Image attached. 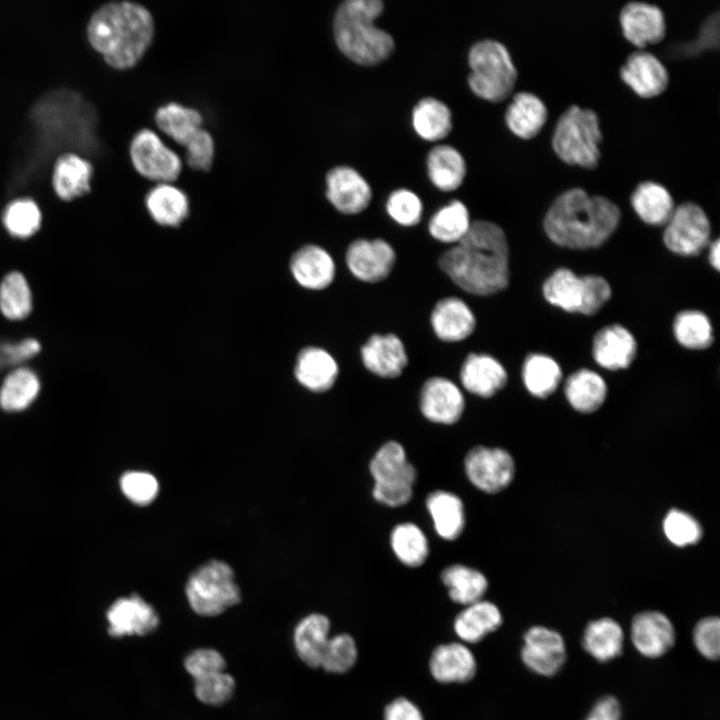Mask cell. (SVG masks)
I'll use <instances>...</instances> for the list:
<instances>
[{
  "mask_svg": "<svg viewBox=\"0 0 720 720\" xmlns=\"http://www.w3.org/2000/svg\"><path fill=\"white\" fill-rule=\"evenodd\" d=\"M439 267L463 291L489 296L509 284V246L504 230L496 223L472 221L460 242L439 258Z\"/></svg>",
  "mask_w": 720,
  "mask_h": 720,
  "instance_id": "cell-1",
  "label": "cell"
},
{
  "mask_svg": "<svg viewBox=\"0 0 720 720\" xmlns=\"http://www.w3.org/2000/svg\"><path fill=\"white\" fill-rule=\"evenodd\" d=\"M619 207L602 195H590L581 187L560 193L544 217V230L555 244L588 249L602 245L616 230Z\"/></svg>",
  "mask_w": 720,
  "mask_h": 720,
  "instance_id": "cell-2",
  "label": "cell"
},
{
  "mask_svg": "<svg viewBox=\"0 0 720 720\" xmlns=\"http://www.w3.org/2000/svg\"><path fill=\"white\" fill-rule=\"evenodd\" d=\"M87 34L90 44L105 61L127 69L142 58L154 35V21L144 6L130 1L109 2L91 16Z\"/></svg>",
  "mask_w": 720,
  "mask_h": 720,
  "instance_id": "cell-3",
  "label": "cell"
},
{
  "mask_svg": "<svg viewBox=\"0 0 720 720\" xmlns=\"http://www.w3.org/2000/svg\"><path fill=\"white\" fill-rule=\"evenodd\" d=\"M381 0H345L336 8L332 31L339 51L360 66H376L394 52L392 35L375 24L382 14Z\"/></svg>",
  "mask_w": 720,
  "mask_h": 720,
  "instance_id": "cell-4",
  "label": "cell"
},
{
  "mask_svg": "<svg viewBox=\"0 0 720 720\" xmlns=\"http://www.w3.org/2000/svg\"><path fill=\"white\" fill-rule=\"evenodd\" d=\"M467 84L478 98L499 103L515 87L518 71L507 47L495 39L476 41L468 50Z\"/></svg>",
  "mask_w": 720,
  "mask_h": 720,
  "instance_id": "cell-5",
  "label": "cell"
},
{
  "mask_svg": "<svg viewBox=\"0 0 720 720\" xmlns=\"http://www.w3.org/2000/svg\"><path fill=\"white\" fill-rule=\"evenodd\" d=\"M602 138L597 113L590 108L571 105L559 116L551 144L555 154L566 164L594 169L601 159Z\"/></svg>",
  "mask_w": 720,
  "mask_h": 720,
  "instance_id": "cell-6",
  "label": "cell"
},
{
  "mask_svg": "<svg viewBox=\"0 0 720 720\" xmlns=\"http://www.w3.org/2000/svg\"><path fill=\"white\" fill-rule=\"evenodd\" d=\"M369 472L373 479L371 495L376 502L397 508L411 501L417 470L400 442L389 440L380 446L370 460Z\"/></svg>",
  "mask_w": 720,
  "mask_h": 720,
  "instance_id": "cell-7",
  "label": "cell"
},
{
  "mask_svg": "<svg viewBox=\"0 0 720 720\" xmlns=\"http://www.w3.org/2000/svg\"><path fill=\"white\" fill-rule=\"evenodd\" d=\"M185 593L192 610L201 616H217L241 601L232 568L224 561L210 560L189 577Z\"/></svg>",
  "mask_w": 720,
  "mask_h": 720,
  "instance_id": "cell-8",
  "label": "cell"
},
{
  "mask_svg": "<svg viewBox=\"0 0 720 720\" xmlns=\"http://www.w3.org/2000/svg\"><path fill=\"white\" fill-rule=\"evenodd\" d=\"M158 128L186 148V161L196 170L208 171L214 159L212 136L201 128L202 117L193 109L178 103L158 108L155 114Z\"/></svg>",
  "mask_w": 720,
  "mask_h": 720,
  "instance_id": "cell-9",
  "label": "cell"
},
{
  "mask_svg": "<svg viewBox=\"0 0 720 720\" xmlns=\"http://www.w3.org/2000/svg\"><path fill=\"white\" fill-rule=\"evenodd\" d=\"M543 294L550 304L567 312L593 315L609 300L611 288L601 276L579 277L560 268L545 281Z\"/></svg>",
  "mask_w": 720,
  "mask_h": 720,
  "instance_id": "cell-10",
  "label": "cell"
},
{
  "mask_svg": "<svg viewBox=\"0 0 720 720\" xmlns=\"http://www.w3.org/2000/svg\"><path fill=\"white\" fill-rule=\"evenodd\" d=\"M468 481L478 490L496 494L505 490L515 476V461L505 449L477 445L464 458Z\"/></svg>",
  "mask_w": 720,
  "mask_h": 720,
  "instance_id": "cell-11",
  "label": "cell"
},
{
  "mask_svg": "<svg viewBox=\"0 0 720 720\" xmlns=\"http://www.w3.org/2000/svg\"><path fill=\"white\" fill-rule=\"evenodd\" d=\"M665 225L664 243L678 255H697L709 243L710 221L702 207L692 201L675 207Z\"/></svg>",
  "mask_w": 720,
  "mask_h": 720,
  "instance_id": "cell-12",
  "label": "cell"
},
{
  "mask_svg": "<svg viewBox=\"0 0 720 720\" xmlns=\"http://www.w3.org/2000/svg\"><path fill=\"white\" fill-rule=\"evenodd\" d=\"M130 156L135 169L144 177L167 183L178 178L182 163L150 129H141L133 137Z\"/></svg>",
  "mask_w": 720,
  "mask_h": 720,
  "instance_id": "cell-13",
  "label": "cell"
},
{
  "mask_svg": "<svg viewBox=\"0 0 720 720\" xmlns=\"http://www.w3.org/2000/svg\"><path fill=\"white\" fill-rule=\"evenodd\" d=\"M345 261L355 278L366 283H377L391 273L396 253L384 239L359 238L347 247Z\"/></svg>",
  "mask_w": 720,
  "mask_h": 720,
  "instance_id": "cell-14",
  "label": "cell"
},
{
  "mask_svg": "<svg viewBox=\"0 0 720 720\" xmlns=\"http://www.w3.org/2000/svg\"><path fill=\"white\" fill-rule=\"evenodd\" d=\"M419 409L429 422L453 425L463 416L465 397L452 380L442 376L430 377L420 390Z\"/></svg>",
  "mask_w": 720,
  "mask_h": 720,
  "instance_id": "cell-15",
  "label": "cell"
},
{
  "mask_svg": "<svg viewBox=\"0 0 720 720\" xmlns=\"http://www.w3.org/2000/svg\"><path fill=\"white\" fill-rule=\"evenodd\" d=\"M326 197L340 213L355 215L366 210L372 199L369 182L355 168L338 165L325 176Z\"/></svg>",
  "mask_w": 720,
  "mask_h": 720,
  "instance_id": "cell-16",
  "label": "cell"
},
{
  "mask_svg": "<svg viewBox=\"0 0 720 720\" xmlns=\"http://www.w3.org/2000/svg\"><path fill=\"white\" fill-rule=\"evenodd\" d=\"M619 23L625 39L640 49L661 42L666 34L664 12L647 2L626 3L620 10Z\"/></svg>",
  "mask_w": 720,
  "mask_h": 720,
  "instance_id": "cell-17",
  "label": "cell"
},
{
  "mask_svg": "<svg viewBox=\"0 0 720 720\" xmlns=\"http://www.w3.org/2000/svg\"><path fill=\"white\" fill-rule=\"evenodd\" d=\"M108 633L112 637L145 636L159 626V616L152 605L137 594L117 599L106 613Z\"/></svg>",
  "mask_w": 720,
  "mask_h": 720,
  "instance_id": "cell-18",
  "label": "cell"
},
{
  "mask_svg": "<svg viewBox=\"0 0 720 720\" xmlns=\"http://www.w3.org/2000/svg\"><path fill=\"white\" fill-rule=\"evenodd\" d=\"M521 657L524 664L533 672L552 676L565 662L564 640L554 630L543 626L531 627L524 635Z\"/></svg>",
  "mask_w": 720,
  "mask_h": 720,
  "instance_id": "cell-19",
  "label": "cell"
},
{
  "mask_svg": "<svg viewBox=\"0 0 720 720\" xmlns=\"http://www.w3.org/2000/svg\"><path fill=\"white\" fill-rule=\"evenodd\" d=\"M619 73L622 81L643 98L662 94L669 84L666 66L655 54L643 49L629 54Z\"/></svg>",
  "mask_w": 720,
  "mask_h": 720,
  "instance_id": "cell-20",
  "label": "cell"
},
{
  "mask_svg": "<svg viewBox=\"0 0 720 720\" xmlns=\"http://www.w3.org/2000/svg\"><path fill=\"white\" fill-rule=\"evenodd\" d=\"M360 354L364 367L385 379L399 377L408 364L404 343L393 333L372 334L361 347Z\"/></svg>",
  "mask_w": 720,
  "mask_h": 720,
  "instance_id": "cell-21",
  "label": "cell"
},
{
  "mask_svg": "<svg viewBox=\"0 0 720 720\" xmlns=\"http://www.w3.org/2000/svg\"><path fill=\"white\" fill-rule=\"evenodd\" d=\"M462 387L475 396L490 398L504 388L508 375L504 366L484 353H470L460 369Z\"/></svg>",
  "mask_w": 720,
  "mask_h": 720,
  "instance_id": "cell-22",
  "label": "cell"
},
{
  "mask_svg": "<svg viewBox=\"0 0 720 720\" xmlns=\"http://www.w3.org/2000/svg\"><path fill=\"white\" fill-rule=\"evenodd\" d=\"M430 323L438 339L444 342H460L474 332L476 318L464 300L450 296L435 304Z\"/></svg>",
  "mask_w": 720,
  "mask_h": 720,
  "instance_id": "cell-23",
  "label": "cell"
},
{
  "mask_svg": "<svg viewBox=\"0 0 720 720\" xmlns=\"http://www.w3.org/2000/svg\"><path fill=\"white\" fill-rule=\"evenodd\" d=\"M631 639L642 655L656 658L673 646L675 631L666 615L658 611H645L633 618Z\"/></svg>",
  "mask_w": 720,
  "mask_h": 720,
  "instance_id": "cell-24",
  "label": "cell"
},
{
  "mask_svg": "<svg viewBox=\"0 0 720 720\" xmlns=\"http://www.w3.org/2000/svg\"><path fill=\"white\" fill-rule=\"evenodd\" d=\"M290 269L298 284L310 290L327 288L336 274L332 256L323 247L314 244L305 245L294 253Z\"/></svg>",
  "mask_w": 720,
  "mask_h": 720,
  "instance_id": "cell-25",
  "label": "cell"
},
{
  "mask_svg": "<svg viewBox=\"0 0 720 720\" xmlns=\"http://www.w3.org/2000/svg\"><path fill=\"white\" fill-rule=\"evenodd\" d=\"M425 507L438 537L445 541H455L463 534L466 526L465 505L457 494L434 490L427 495Z\"/></svg>",
  "mask_w": 720,
  "mask_h": 720,
  "instance_id": "cell-26",
  "label": "cell"
},
{
  "mask_svg": "<svg viewBox=\"0 0 720 720\" xmlns=\"http://www.w3.org/2000/svg\"><path fill=\"white\" fill-rule=\"evenodd\" d=\"M636 352L635 338L625 327L618 324L602 328L593 339L595 361L609 370L629 367Z\"/></svg>",
  "mask_w": 720,
  "mask_h": 720,
  "instance_id": "cell-27",
  "label": "cell"
},
{
  "mask_svg": "<svg viewBox=\"0 0 720 720\" xmlns=\"http://www.w3.org/2000/svg\"><path fill=\"white\" fill-rule=\"evenodd\" d=\"M295 377L306 389L322 393L330 390L338 377L339 366L325 349L310 346L302 349L295 364Z\"/></svg>",
  "mask_w": 720,
  "mask_h": 720,
  "instance_id": "cell-28",
  "label": "cell"
},
{
  "mask_svg": "<svg viewBox=\"0 0 720 720\" xmlns=\"http://www.w3.org/2000/svg\"><path fill=\"white\" fill-rule=\"evenodd\" d=\"M548 119L544 101L528 91L517 92L506 108L504 120L508 129L521 139L537 136Z\"/></svg>",
  "mask_w": 720,
  "mask_h": 720,
  "instance_id": "cell-29",
  "label": "cell"
},
{
  "mask_svg": "<svg viewBox=\"0 0 720 720\" xmlns=\"http://www.w3.org/2000/svg\"><path fill=\"white\" fill-rule=\"evenodd\" d=\"M429 667L432 676L441 683H464L474 677L476 660L467 646L452 642L433 650Z\"/></svg>",
  "mask_w": 720,
  "mask_h": 720,
  "instance_id": "cell-30",
  "label": "cell"
},
{
  "mask_svg": "<svg viewBox=\"0 0 720 720\" xmlns=\"http://www.w3.org/2000/svg\"><path fill=\"white\" fill-rule=\"evenodd\" d=\"M426 171L430 182L438 190L452 192L463 184L467 165L457 148L449 144H437L427 153Z\"/></svg>",
  "mask_w": 720,
  "mask_h": 720,
  "instance_id": "cell-31",
  "label": "cell"
},
{
  "mask_svg": "<svg viewBox=\"0 0 720 720\" xmlns=\"http://www.w3.org/2000/svg\"><path fill=\"white\" fill-rule=\"evenodd\" d=\"M330 621L320 613L302 618L293 633V643L298 657L306 665L320 667L325 647L330 638Z\"/></svg>",
  "mask_w": 720,
  "mask_h": 720,
  "instance_id": "cell-32",
  "label": "cell"
},
{
  "mask_svg": "<svg viewBox=\"0 0 720 720\" xmlns=\"http://www.w3.org/2000/svg\"><path fill=\"white\" fill-rule=\"evenodd\" d=\"M630 203L636 214L650 225H665L675 208L669 190L652 180L637 184L631 193Z\"/></svg>",
  "mask_w": 720,
  "mask_h": 720,
  "instance_id": "cell-33",
  "label": "cell"
},
{
  "mask_svg": "<svg viewBox=\"0 0 720 720\" xmlns=\"http://www.w3.org/2000/svg\"><path fill=\"white\" fill-rule=\"evenodd\" d=\"M415 133L428 142H439L452 130V113L446 103L432 96L421 98L411 111Z\"/></svg>",
  "mask_w": 720,
  "mask_h": 720,
  "instance_id": "cell-34",
  "label": "cell"
},
{
  "mask_svg": "<svg viewBox=\"0 0 720 720\" xmlns=\"http://www.w3.org/2000/svg\"><path fill=\"white\" fill-rule=\"evenodd\" d=\"M499 608L487 600L469 604L455 618L454 631L464 642L476 643L502 624Z\"/></svg>",
  "mask_w": 720,
  "mask_h": 720,
  "instance_id": "cell-35",
  "label": "cell"
},
{
  "mask_svg": "<svg viewBox=\"0 0 720 720\" xmlns=\"http://www.w3.org/2000/svg\"><path fill=\"white\" fill-rule=\"evenodd\" d=\"M440 577L450 599L465 606L481 600L489 586L480 570L460 563L445 567Z\"/></svg>",
  "mask_w": 720,
  "mask_h": 720,
  "instance_id": "cell-36",
  "label": "cell"
},
{
  "mask_svg": "<svg viewBox=\"0 0 720 720\" xmlns=\"http://www.w3.org/2000/svg\"><path fill=\"white\" fill-rule=\"evenodd\" d=\"M389 544L397 560L409 568L421 567L430 553L425 532L414 522L396 524L390 532Z\"/></svg>",
  "mask_w": 720,
  "mask_h": 720,
  "instance_id": "cell-37",
  "label": "cell"
},
{
  "mask_svg": "<svg viewBox=\"0 0 720 720\" xmlns=\"http://www.w3.org/2000/svg\"><path fill=\"white\" fill-rule=\"evenodd\" d=\"M564 391L572 408L581 413H592L604 403L607 386L596 372L580 369L567 378Z\"/></svg>",
  "mask_w": 720,
  "mask_h": 720,
  "instance_id": "cell-38",
  "label": "cell"
},
{
  "mask_svg": "<svg viewBox=\"0 0 720 720\" xmlns=\"http://www.w3.org/2000/svg\"><path fill=\"white\" fill-rule=\"evenodd\" d=\"M146 207L155 222L164 226H177L188 215L189 202L179 188L159 183L146 196Z\"/></svg>",
  "mask_w": 720,
  "mask_h": 720,
  "instance_id": "cell-39",
  "label": "cell"
},
{
  "mask_svg": "<svg viewBox=\"0 0 720 720\" xmlns=\"http://www.w3.org/2000/svg\"><path fill=\"white\" fill-rule=\"evenodd\" d=\"M91 164L73 153L58 157L53 174V186L63 200H71L90 190Z\"/></svg>",
  "mask_w": 720,
  "mask_h": 720,
  "instance_id": "cell-40",
  "label": "cell"
},
{
  "mask_svg": "<svg viewBox=\"0 0 720 720\" xmlns=\"http://www.w3.org/2000/svg\"><path fill=\"white\" fill-rule=\"evenodd\" d=\"M472 221L467 206L454 199L440 207L428 221V232L435 240L457 244L468 232Z\"/></svg>",
  "mask_w": 720,
  "mask_h": 720,
  "instance_id": "cell-41",
  "label": "cell"
},
{
  "mask_svg": "<svg viewBox=\"0 0 720 720\" xmlns=\"http://www.w3.org/2000/svg\"><path fill=\"white\" fill-rule=\"evenodd\" d=\"M621 626L611 618L590 622L584 632V649L600 662L609 661L620 655L623 647Z\"/></svg>",
  "mask_w": 720,
  "mask_h": 720,
  "instance_id": "cell-42",
  "label": "cell"
},
{
  "mask_svg": "<svg viewBox=\"0 0 720 720\" xmlns=\"http://www.w3.org/2000/svg\"><path fill=\"white\" fill-rule=\"evenodd\" d=\"M522 378L526 389L533 396L546 398L557 389L562 372L558 363L551 357L531 354L524 362Z\"/></svg>",
  "mask_w": 720,
  "mask_h": 720,
  "instance_id": "cell-43",
  "label": "cell"
},
{
  "mask_svg": "<svg viewBox=\"0 0 720 720\" xmlns=\"http://www.w3.org/2000/svg\"><path fill=\"white\" fill-rule=\"evenodd\" d=\"M40 391L37 375L28 368L12 371L3 381L0 389V405L6 411H20L27 408Z\"/></svg>",
  "mask_w": 720,
  "mask_h": 720,
  "instance_id": "cell-44",
  "label": "cell"
},
{
  "mask_svg": "<svg viewBox=\"0 0 720 720\" xmlns=\"http://www.w3.org/2000/svg\"><path fill=\"white\" fill-rule=\"evenodd\" d=\"M32 310V293L26 278L17 271L7 274L0 284V311L10 320H22Z\"/></svg>",
  "mask_w": 720,
  "mask_h": 720,
  "instance_id": "cell-45",
  "label": "cell"
},
{
  "mask_svg": "<svg viewBox=\"0 0 720 720\" xmlns=\"http://www.w3.org/2000/svg\"><path fill=\"white\" fill-rule=\"evenodd\" d=\"M673 331L677 341L689 349H705L713 342L712 325L700 311L680 312L675 317Z\"/></svg>",
  "mask_w": 720,
  "mask_h": 720,
  "instance_id": "cell-46",
  "label": "cell"
},
{
  "mask_svg": "<svg viewBox=\"0 0 720 720\" xmlns=\"http://www.w3.org/2000/svg\"><path fill=\"white\" fill-rule=\"evenodd\" d=\"M8 232L18 238H28L36 233L41 224V212L37 204L28 198L11 202L3 214Z\"/></svg>",
  "mask_w": 720,
  "mask_h": 720,
  "instance_id": "cell-47",
  "label": "cell"
},
{
  "mask_svg": "<svg viewBox=\"0 0 720 720\" xmlns=\"http://www.w3.org/2000/svg\"><path fill=\"white\" fill-rule=\"evenodd\" d=\"M385 208L393 221L405 227L419 224L423 214V203L420 197L407 188L391 191L387 197Z\"/></svg>",
  "mask_w": 720,
  "mask_h": 720,
  "instance_id": "cell-48",
  "label": "cell"
},
{
  "mask_svg": "<svg viewBox=\"0 0 720 720\" xmlns=\"http://www.w3.org/2000/svg\"><path fill=\"white\" fill-rule=\"evenodd\" d=\"M666 538L675 546L685 547L698 543L703 531L699 522L689 513L671 509L663 520Z\"/></svg>",
  "mask_w": 720,
  "mask_h": 720,
  "instance_id": "cell-49",
  "label": "cell"
},
{
  "mask_svg": "<svg viewBox=\"0 0 720 720\" xmlns=\"http://www.w3.org/2000/svg\"><path fill=\"white\" fill-rule=\"evenodd\" d=\"M357 659V646L348 634H338L329 638L322 655L320 667L331 673H345Z\"/></svg>",
  "mask_w": 720,
  "mask_h": 720,
  "instance_id": "cell-50",
  "label": "cell"
},
{
  "mask_svg": "<svg viewBox=\"0 0 720 720\" xmlns=\"http://www.w3.org/2000/svg\"><path fill=\"white\" fill-rule=\"evenodd\" d=\"M235 686L234 678L222 671L194 680V694L204 704L219 706L231 699Z\"/></svg>",
  "mask_w": 720,
  "mask_h": 720,
  "instance_id": "cell-51",
  "label": "cell"
},
{
  "mask_svg": "<svg viewBox=\"0 0 720 720\" xmlns=\"http://www.w3.org/2000/svg\"><path fill=\"white\" fill-rule=\"evenodd\" d=\"M123 494L134 504L148 505L158 495L159 484L157 479L148 472L130 471L120 480Z\"/></svg>",
  "mask_w": 720,
  "mask_h": 720,
  "instance_id": "cell-52",
  "label": "cell"
},
{
  "mask_svg": "<svg viewBox=\"0 0 720 720\" xmlns=\"http://www.w3.org/2000/svg\"><path fill=\"white\" fill-rule=\"evenodd\" d=\"M186 671L194 680L225 671L223 655L212 648H199L189 653L184 660Z\"/></svg>",
  "mask_w": 720,
  "mask_h": 720,
  "instance_id": "cell-53",
  "label": "cell"
},
{
  "mask_svg": "<svg viewBox=\"0 0 720 720\" xmlns=\"http://www.w3.org/2000/svg\"><path fill=\"white\" fill-rule=\"evenodd\" d=\"M693 640L697 650L709 660H716L720 653V621L718 617L700 620L694 629Z\"/></svg>",
  "mask_w": 720,
  "mask_h": 720,
  "instance_id": "cell-54",
  "label": "cell"
},
{
  "mask_svg": "<svg viewBox=\"0 0 720 720\" xmlns=\"http://www.w3.org/2000/svg\"><path fill=\"white\" fill-rule=\"evenodd\" d=\"M695 40V39H694ZM719 45V14L715 12L703 22L697 35V40L682 44L681 55L693 56L704 50L717 49Z\"/></svg>",
  "mask_w": 720,
  "mask_h": 720,
  "instance_id": "cell-55",
  "label": "cell"
},
{
  "mask_svg": "<svg viewBox=\"0 0 720 720\" xmlns=\"http://www.w3.org/2000/svg\"><path fill=\"white\" fill-rule=\"evenodd\" d=\"M40 343L35 339H25L17 343L0 345V364H17L39 353Z\"/></svg>",
  "mask_w": 720,
  "mask_h": 720,
  "instance_id": "cell-56",
  "label": "cell"
},
{
  "mask_svg": "<svg viewBox=\"0 0 720 720\" xmlns=\"http://www.w3.org/2000/svg\"><path fill=\"white\" fill-rule=\"evenodd\" d=\"M384 720H424V717L413 702L400 697L386 706Z\"/></svg>",
  "mask_w": 720,
  "mask_h": 720,
  "instance_id": "cell-57",
  "label": "cell"
},
{
  "mask_svg": "<svg viewBox=\"0 0 720 720\" xmlns=\"http://www.w3.org/2000/svg\"><path fill=\"white\" fill-rule=\"evenodd\" d=\"M621 708L613 696L601 698L591 709L586 720H620Z\"/></svg>",
  "mask_w": 720,
  "mask_h": 720,
  "instance_id": "cell-58",
  "label": "cell"
},
{
  "mask_svg": "<svg viewBox=\"0 0 720 720\" xmlns=\"http://www.w3.org/2000/svg\"><path fill=\"white\" fill-rule=\"evenodd\" d=\"M709 261L710 264L716 269L720 268V245L719 239H716L710 246L709 250Z\"/></svg>",
  "mask_w": 720,
  "mask_h": 720,
  "instance_id": "cell-59",
  "label": "cell"
}]
</instances>
